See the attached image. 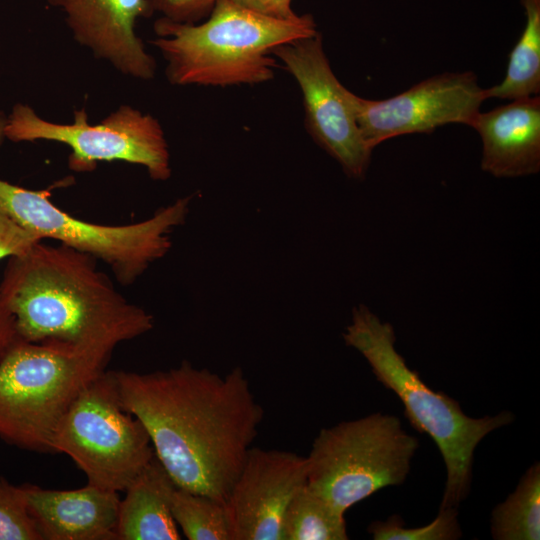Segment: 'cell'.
I'll return each instance as SVG.
<instances>
[{
	"instance_id": "cell-1",
	"label": "cell",
	"mask_w": 540,
	"mask_h": 540,
	"mask_svg": "<svg viewBox=\"0 0 540 540\" xmlns=\"http://www.w3.org/2000/svg\"><path fill=\"white\" fill-rule=\"evenodd\" d=\"M115 376L123 408L144 425L176 486L225 503L264 418L243 369L221 376L185 360Z\"/></svg>"
},
{
	"instance_id": "cell-2",
	"label": "cell",
	"mask_w": 540,
	"mask_h": 540,
	"mask_svg": "<svg viewBox=\"0 0 540 540\" xmlns=\"http://www.w3.org/2000/svg\"><path fill=\"white\" fill-rule=\"evenodd\" d=\"M0 290L18 338L114 350L154 327V317L117 290L98 261L43 240L7 259Z\"/></svg>"
},
{
	"instance_id": "cell-3",
	"label": "cell",
	"mask_w": 540,
	"mask_h": 540,
	"mask_svg": "<svg viewBox=\"0 0 540 540\" xmlns=\"http://www.w3.org/2000/svg\"><path fill=\"white\" fill-rule=\"evenodd\" d=\"M151 43L166 60L172 85H256L274 77L273 49L315 35L311 15L282 20L232 0H218L205 21L177 23L159 18Z\"/></svg>"
},
{
	"instance_id": "cell-4",
	"label": "cell",
	"mask_w": 540,
	"mask_h": 540,
	"mask_svg": "<svg viewBox=\"0 0 540 540\" xmlns=\"http://www.w3.org/2000/svg\"><path fill=\"white\" fill-rule=\"evenodd\" d=\"M342 336L368 362L376 379L402 401L411 425L434 440L447 474L440 509L457 508L470 491L477 445L492 431L511 424L514 415L509 411L481 418L466 415L458 401L432 390L406 364L396 349L393 326L363 304L353 308Z\"/></svg>"
},
{
	"instance_id": "cell-5",
	"label": "cell",
	"mask_w": 540,
	"mask_h": 540,
	"mask_svg": "<svg viewBox=\"0 0 540 540\" xmlns=\"http://www.w3.org/2000/svg\"><path fill=\"white\" fill-rule=\"evenodd\" d=\"M112 352L18 339L0 360V438L19 449L54 453L58 424Z\"/></svg>"
},
{
	"instance_id": "cell-6",
	"label": "cell",
	"mask_w": 540,
	"mask_h": 540,
	"mask_svg": "<svg viewBox=\"0 0 540 540\" xmlns=\"http://www.w3.org/2000/svg\"><path fill=\"white\" fill-rule=\"evenodd\" d=\"M192 197L176 199L149 218L125 225L81 220L62 210L47 190L27 189L0 178V208L41 240L51 239L109 267L124 286L136 282L172 247L171 235L189 213Z\"/></svg>"
},
{
	"instance_id": "cell-7",
	"label": "cell",
	"mask_w": 540,
	"mask_h": 540,
	"mask_svg": "<svg viewBox=\"0 0 540 540\" xmlns=\"http://www.w3.org/2000/svg\"><path fill=\"white\" fill-rule=\"evenodd\" d=\"M419 447L398 417L374 413L322 429L307 460V486L344 513L388 486L402 484Z\"/></svg>"
},
{
	"instance_id": "cell-8",
	"label": "cell",
	"mask_w": 540,
	"mask_h": 540,
	"mask_svg": "<svg viewBox=\"0 0 540 540\" xmlns=\"http://www.w3.org/2000/svg\"><path fill=\"white\" fill-rule=\"evenodd\" d=\"M53 452L68 455L88 484L118 493L154 457L146 428L121 404L115 370L105 369L80 392L58 424Z\"/></svg>"
},
{
	"instance_id": "cell-9",
	"label": "cell",
	"mask_w": 540,
	"mask_h": 540,
	"mask_svg": "<svg viewBox=\"0 0 540 540\" xmlns=\"http://www.w3.org/2000/svg\"><path fill=\"white\" fill-rule=\"evenodd\" d=\"M5 136L13 142L45 140L68 146V167L78 173L92 172L99 162L122 161L144 167L154 181H166L172 174L161 124L130 105H121L96 124L88 122L81 108L67 124L48 121L31 106L17 103L7 115Z\"/></svg>"
},
{
	"instance_id": "cell-10",
	"label": "cell",
	"mask_w": 540,
	"mask_h": 540,
	"mask_svg": "<svg viewBox=\"0 0 540 540\" xmlns=\"http://www.w3.org/2000/svg\"><path fill=\"white\" fill-rule=\"evenodd\" d=\"M296 80L312 139L353 179H362L371 149L358 128L350 92L333 73L319 32L279 45L271 53Z\"/></svg>"
},
{
	"instance_id": "cell-11",
	"label": "cell",
	"mask_w": 540,
	"mask_h": 540,
	"mask_svg": "<svg viewBox=\"0 0 540 540\" xmlns=\"http://www.w3.org/2000/svg\"><path fill=\"white\" fill-rule=\"evenodd\" d=\"M349 99L360 133L374 149L390 138L430 133L446 124L472 126L487 96L472 72H461L430 77L388 99H364L352 92Z\"/></svg>"
},
{
	"instance_id": "cell-12",
	"label": "cell",
	"mask_w": 540,
	"mask_h": 540,
	"mask_svg": "<svg viewBox=\"0 0 540 540\" xmlns=\"http://www.w3.org/2000/svg\"><path fill=\"white\" fill-rule=\"evenodd\" d=\"M306 484V456L252 446L225 501L232 540H283L287 506Z\"/></svg>"
},
{
	"instance_id": "cell-13",
	"label": "cell",
	"mask_w": 540,
	"mask_h": 540,
	"mask_svg": "<svg viewBox=\"0 0 540 540\" xmlns=\"http://www.w3.org/2000/svg\"><path fill=\"white\" fill-rule=\"evenodd\" d=\"M65 15L74 40L125 76L150 80L156 61L136 33L154 12L147 0H46Z\"/></svg>"
},
{
	"instance_id": "cell-14",
	"label": "cell",
	"mask_w": 540,
	"mask_h": 540,
	"mask_svg": "<svg viewBox=\"0 0 540 540\" xmlns=\"http://www.w3.org/2000/svg\"><path fill=\"white\" fill-rule=\"evenodd\" d=\"M23 487L42 540H117L118 492L88 483L74 490Z\"/></svg>"
},
{
	"instance_id": "cell-15",
	"label": "cell",
	"mask_w": 540,
	"mask_h": 540,
	"mask_svg": "<svg viewBox=\"0 0 540 540\" xmlns=\"http://www.w3.org/2000/svg\"><path fill=\"white\" fill-rule=\"evenodd\" d=\"M480 135L481 168L495 177H519L540 170V97L514 99L479 112L472 126Z\"/></svg>"
},
{
	"instance_id": "cell-16",
	"label": "cell",
	"mask_w": 540,
	"mask_h": 540,
	"mask_svg": "<svg viewBox=\"0 0 540 540\" xmlns=\"http://www.w3.org/2000/svg\"><path fill=\"white\" fill-rule=\"evenodd\" d=\"M177 488L156 455L126 488L120 500L117 540H179L171 512Z\"/></svg>"
},
{
	"instance_id": "cell-17",
	"label": "cell",
	"mask_w": 540,
	"mask_h": 540,
	"mask_svg": "<svg viewBox=\"0 0 540 540\" xmlns=\"http://www.w3.org/2000/svg\"><path fill=\"white\" fill-rule=\"evenodd\" d=\"M526 25L512 49L504 80L486 89L488 98L519 99L540 93V0H521Z\"/></svg>"
},
{
	"instance_id": "cell-18",
	"label": "cell",
	"mask_w": 540,
	"mask_h": 540,
	"mask_svg": "<svg viewBox=\"0 0 540 540\" xmlns=\"http://www.w3.org/2000/svg\"><path fill=\"white\" fill-rule=\"evenodd\" d=\"M491 532L496 540H539L540 465L533 464L515 491L492 512Z\"/></svg>"
},
{
	"instance_id": "cell-19",
	"label": "cell",
	"mask_w": 540,
	"mask_h": 540,
	"mask_svg": "<svg viewBox=\"0 0 540 540\" xmlns=\"http://www.w3.org/2000/svg\"><path fill=\"white\" fill-rule=\"evenodd\" d=\"M344 513L307 484L291 499L282 523L283 540H346Z\"/></svg>"
},
{
	"instance_id": "cell-20",
	"label": "cell",
	"mask_w": 540,
	"mask_h": 540,
	"mask_svg": "<svg viewBox=\"0 0 540 540\" xmlns=\"http://www.w3.org/2000/svg\"><path fill=\"white\" fill-rule=\"evenodd\" d=\"M171 512L179 530L189 540H232L225 503L177 487Z\"/></svg>"
},
{
	"instance_id": "cell-21",
	"label": "cell",
	"mask_w": 540,
	"mask_h": 540,
	"mask_svg": "<svg viewBox=\"0 0 540 540\" xmlns=\"http://www.w3.org/2000/svg\"><path fill=\"white\" fill-rule=\"evenodd\" d=\"M457 508L439 509L437 517L429 524L406 528L402 519L391 516L386 521H374L368 532L375 540H454L461 536Z\"/></svg>"
},
{
	"instance_id": "cell-22",
	"label": "cell",
	"mask_w": 540,
	"mask_h": 540,
	"mask_svg": "<svg viewBox=\"0 0 540 540\" xmlns=\"http://www.w3.org/2000/svg\"><path fill=\"white\" fill-rule=\"evenodd\" d=\"M0 540H42L31 517L23 485L0 477Z\"/></svg>"
},
{
	"instance_id": "cell-23",
	"label": "cell",
	"mask_w": 540,
	"mask_h": 540,
	"mask_svg": "<svg viewBox=\"0 0 540 540\" xmlns=\"http://www.w3.org/2000/svg\"><path fill=\"white\" fill-rule=\"evenodd\" d=\"M153 12L177 23L194 24L207 18L218 0H147Z\"/></svg>"
},
{
	"instance_id": "cell-24",
	"label": "cell",
	"mask_w": 540,
	"mask_h": 540,
	"mask_svg": "<svg viewBox=\"0 0 540 540\" xmlns=\"http://www.w3.org/2000/svg\"><path fill=\"white\" fill-rule=\"evenodd\" d=\"M40 241L0 208V261L22 254Z\"/></svg>"
},
{
	"instance_id": "cell-25",
	"label": "cell",
	"mask_w": 540,
	"mask_h": 540,
	"mask_svg": "<svg viewBox=\"0 0 540 540\" xmlns=\"http://www.w3.org/2000/svg\"><path fill=\"white\" fill-rule=\"evenodd\" d=\"M257 13L276 19L288 20L297 17L291 8L292 0H232Z\"/></svg>"
},
{
	"instance_id": "cell-26",
	"label": "cell",
	"mask_w": 540,
	"mask_h": 540,
	"mask_svg": "<svg viewBox=\"0 0 540 540\" xmlns=\"http://www.w3.org/2000/svg\"><path fill=\"white\" fill-rule=\"evenodd\" d=\"M18 339L14 318L6 307L0 290V360Z\"/></svg>"
},
{
	"instance_id": "cell-27",
	"label": "cell",
	"mask_w": 540,
	"mask_h": 540,
	"mask_svg": "<svg viewBox=\"0 0 540 540\" xmlns=\"http://www.w3.org/2000/svg\"><path fill=\"white\" fill-rule=\"evenodd\" d=\"M7 123V115L3 113V111L0 109V148L6 139L5 136V128Z\"/></svg>"
}]
</instances>
